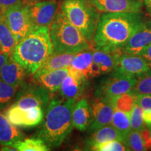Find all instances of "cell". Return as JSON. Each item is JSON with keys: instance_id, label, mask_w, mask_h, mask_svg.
Returning a JSON list of instances; mask_svg holds the SVG:
<instances>
[{"instance_id": "obj_1", "label": "cell", "mask_w": 151, "mask_h": 151, "mask_svg": "<svg viewBox=\"0 0 151 151\" xmlns=\"http://www.w3.org/2000/svg\"><path fill=\"white\" fill-rule=\"evenodd\" d=\"M143 22L137 13H105L99 17L94 46L111 53L119 52Z\"/></svg>"}, {"instance_id": "obj_2", "label": "cell", "mask_w": 151, "mask_h": 151, "mask_svg": "<svg viewBox=\"0 0 151 151\" xmlns=\"http://www.w3.org/2000/svg\"><path fill=\"white\" fill-rule=\"evenodd\" d=\"M76 101V99L50 100L44 120L34 137L41 139L50 150L61 146L73 128L72 109Z\"/></svg>"}, {"instance_id": "obj_3", "label": "cell", "mask_w": 151, "mask_h": 151, "mask_svg": "<svg viewBox=\"0 0 151 151\" xmlns=\"http://www.w3.org/2000/svg\"><path fill=\"white\" fill-rule=\"evenodd\" d=\"M52 52L49 27H41L18 41L11 56L33 75Z\"/></svg>"}, {"instance_id": "obj_4", "label": "cell", "mask_w": 151, "mask_h": 151, "mask_svg": "<svg viewBox=\"0 0 151 151\" xmlns=\"http://www.w3.org/2000/svg\"><path fill=\"white\" fill-rule=\"evenodd\" d=\"M55 53L77 54L90 48V43L60 9L49 27Z\"/></svg>"}, {"instance_id": "obj_5", "label": "cell", "mask_w": 151, "mask_h": 151, "mask_svg": "<svg viewBox=\"0 0 151 151\" xmlns=\"http://www.w3.org/2000/svg\"><path fill=\"white\" fill-rule=\"evenodd\" d=\"M60 9L86 40L93 43L99 16L90 0H64Z\"/></svg>"}, {"instance_id": "obj_6", "label": "cell", "mask_w": 151, "mask_h": 151, "mask_svg": "<svg viewBox=\"0 0 151 151\" xmlns=\"http://www.w3.org/2000/svg\"><path fill=\"white\" fill-rule=\"evenodd\" d=\"M50 100V92L46 88L35 83H25L17 91L13 104L22 109L39 107L46 111Z\"/></svg>"}, {"instance_id": "obj_7", "label": "cell", "mask_w": 151, "mask_h": 151, "mask_svg": "<svg viewBox=\"0 0 151 151\" xmlns=\"http://www.w3.org/2000/svg\"><path fill=\"white\" fill-rule=\"evenodd\" d=\"M138 80L137 77L129 76L113 71L101 81L94 95L96 97L109 98L131 92Z\"/></svg>"}, {"instance_id": "obj_8", "label": "cell", "mask_w": 151, "mask_h": 151, "mask_svg": "<svg viewBox=\"0 0 151 151\" xmlns=\"http://www.w3.org/2000/svg\"><path fill=\"white\" fill-rule=\"evenodd\" d=\"M35 29L50 27L58 12L57 0H39L22 3Z\"/></svg>"}, {"instance_id": "obj_9", "label": "cell", "mask_w": 151, "mask_h": 151, "mask_svg": "<svg viewBox=\"0 0 151 151\" xmlns=\"http://www.w3.org/2000/svg\"><path fill=\"white\" fill-rule=\"evenodd\" d=\"M0 14L18 41L35 29L22 2L6 9Z\"/></svg>"}, {"instance_id": "obj_10", "label": "cell", "mask_w": 151, "mask_h": 151, "mask_svg": "<svg viewBox=\"0 0 151 151\" xmlns=\"http://www.w3.org/2000/svg\"><path fill=\"white\" fill-rule=\"evenodd\" d=\"M113 54L115 58V66L113 70L114 72L138 78L151 69L150 64L141 55L119 52Z\"/></svg>"}, {"instance_id": "obj_11", "label": "cell", "mask_w": 151, "mask_h": 151, "mask_svg": "<svg viewBox=\"0 0 151 151\" xmlns=\"http://www.w3.org/2000/svg\"><path fill=\"white\" fill-rule=\"evenodd\" d=\"M5 115L9 122L16 127L29 128L37 127L43 122L44 111L39 107L22 109L12 104Z\"/></svg>"}, {"instance_id": "obj_12", "label": "cell", "mask_w": 151, "mask_h": 151, "mask_svg": "<svg viewBox=\"0 0 151 151\" xmlns=\"http://www.w3.org/2000/svg\"><path fill=\"white\" fill-rule=\"evenodd\" d=\"M92 122L88 131L94 132L99 128L111 124L115 109L109 100L104 98L96 97L92 101Z\"/></svg>"}, {"instance_id": "obj_13", "label": "cell", "mask_w": 151, "mask_h": 151, "mask_svg": "<svg viewBox=\"0 0 151 151\" xmlns=\"http://www.w3.org/2000/svg\"><path fill=\"white\" fill-rule=\"evenodd\" d=\"M151 43V20L144 21L119 52L141 55Z\"/></svg>"}, {"instance_id": "obj_14", "label": "cell", "mask_w": 151, "mask_h": 151, "mask_svg": "<svg viewBox=\"0 0 151 151\" xmlns=\"http://www.w3.org/2000/svg\"><path fill=\"white\" fill-rule=\"evenodd\" d=\"M98 11L104 13H137L142 11L141 0H90Z\"/></svg>"}, {"instance_id": "obj_15", "label": "cell", "mask_w": 151, "mask_h": 151, "mask_svg": "<svg viewBox=\"0 0 151 151\" xmlns=\"http://www.w3.org/2000/svg\"><path fill=\"white\" fill-rule=\"evenodd\" d=\"M88 81L69 66V73L60 88V94L65 99H77L83 92Z\"/></svg>"}, {"instance_id": "obj_16", "label": "cell", "mask_w": 151, "mask_h": 151, "mask_svg": "<svg viewBox=\"0 0 151 151\" xmlns=\"http://www.w3.org/2000/svg\"><path fill=\"white\" fill-rule=\"evenodd\" d=\"M27 74V70L11 56L0 68V78L17 88L25 84L24 80Z\"/></svg>"}, {"instance_id": "obj_17", "label": "cell", "mask_w": 151, "mask_h": 151, "mask_svg": "<svg viewBox=\"0 0 151 151\" xmlns=\"http://www.w3.org/2000/svg\"><path fill=\"white\" fill-rule=\"evenodd\" d=\"M69 73V67L43 73H35L34 83L46 88L51 93L60 90V86Z\"/></svg>"}, {"instance_id": "obj_18", "label": "cell", "mask_w": 151, "mask_h": 151, "mask_svg": "<svg viewBox=\"0 0 151 151\" xmlns=\"http://www.w3.org/2000/svg\"><path fill=\"white\" fill-rule=\"evenodd\" d=\"M91 122L92 109L88 99L83 98L76 101L72 109L73 127L80 132H85L89 128Z\"/></svg>"}, {"instance_id": "obj_19", "label": "cell", "mask_w": 151, "mask_h": 151, "mask_svg": "<svg viewBox=\"0 0 151 151\" xmlns=\"http://www.w3.org/2000/svg\"><path fill=\"white\" fill-rule=\"evenodd\" d=\"M113 140H119L126 142V137L111 124L104 126L92 132L86 141L89 150L92 146L104 143Z\"/></svg>"}, {"instance_id": "obj_20", "label": "cell", "mask_w": 151, "mask_h": 151, "mask_svg": "<svg viewBox=\"0 0 151 151\" xmlns=\"http://www.w3.org/2000/svg\"><path fill=\"white\" fill-rule=\"evenodd\" d=\"M24 138V134L9 122L0 109V145L12 146Z\"/></svg>"}, {"instance_id": "obj_21", "label": "cell", "mask_w": 151, "mask_h": 151, "mask_svg": "<svg viewBox=\"0 0 151 151\" xmlns=\"http://www.w3.org/2000/svg\"><path fill=\"white\" fill-rule=\"evenodd\" d=\"M76 54L52 53L43 62L35 73H43L47 71L58 70L71 66Z\"/></svg>"}, {"instance_id": "obj_22", "label": "cell", "mask_w": 151, "mask_h": 151, "mask_svg": "<svg viewBox=\"0 0 151 151\" xmlns=\"http://www.w3.org/2000/svg\"><path fill=\"white\" fill-rule=\"evenodd\" d=\"M92 62V51L88 49L76 54L71 62V67L81 73L87 80L89 81L90 78H92L91 67Z\"/></svg>"}, {"instance_id": "obj_23", "label": "cell", "mask_w": 151, "mask_h": 151, "mask_svg": "<svg viewBox=\"0 0 151 151\" xmlns=\"http://www.w3.org/2000/svg\"><path fill=\"white\" fill-rule=\"evenodd\" d=\"M0 43L2 53L10 57L18 44V40L13 34L8 24L0 14Z\"/></svg>"}, {"instance_id": "obj_24", "label": "cell", "mask_w": 151, "mask_h": 151, "mask_svg": "<svg viewBox=\"0 0 151 151\" xmlns=\"http://www.w3.org/2000/svg\"><path fill=\"white\" fill-rule=\"evenodd\" d=\"M93 62L99 67L101 75L110 73L113 71L115 66V58L111 52L95 48L92 51Z\"/></svg>"}, {"instance_id": "obj_25", "label": "cell", "mask_w": 151, "mask_h": 151, "mask_svg": "<svg viewBox=\"0 0 151 151\" xmlns=\"http://www.w3.org/2000/svg\"><path fill=\"white\" fill-rule=\"evenodd\" d=\"M115 109L129 113L137 102L136 94L132 91L106 99Z\"/></svg>"}, {"instance_id": "obj_26", "label": "cell", "mask_w": 151, "mask_h": 151, "mask_svg": "<svg viewBox=\"0 0 151 151\" xmlns=\"http://www.w3.org/2000/svg\"><path fill=\"white\" fill-rule=\"evenodd\" d=\"M19 151H48L50 148L41 139L33 137L18 141L12 146Z\"/></svg>"}, {"instance_id": "obj_27", "label": "cell", "mask_w": 151, "mask_h": 151, "mask_svg": "<svg viewBox=\"0 0 151 151\" xmlns=\"http://www.w3.org/2000/svg\"><path fill=\"white\" fill-rule=\"evenodd\" d=\"M111 125H113L119 132H121L126 137L128 133L132 130L129 114L124 111L115 109Z\"/></svg>"}, {"instance_id": "obj_28", "label": "cell", "mask_w": 151, "mask_h": 151, "mask_svg": "<svg viewBox=\"0 0 151 151\" xmlns=\"http://www.w3.org/2000/svg\"><path fill=\"white\" fill-rule=\"evenodd\" d=\"M18 88L0 78V109H5L14 99Z\"/></svg>"}, {"instance_id": "obj_29", "label": "cell", "mask_w": 151, "mask_h": 151, "mask_svg": "<svg viewBox=\"0 0 151 151\" xmlns=\"http://www.w3.org/2000/svg\"><path fill=\"white\" fill-rule=\"evenodd\" d=\"M132 92L135 94H151V69L138 77Z\"/></svg>"}, {"instance_id": "obj_30", "label": "cell", "mask_w": 151, "mask_h": 151, "mask_svg": "<svg viewBox=\"0 0 151 151\" xmlns=\"http://www.w3.org/2000/svg\"><path fill=\"white\" fill-rule=\"evenodd\" d=\"M129 114L132 129L140 131L146 127L143 120V110L137 102L135 103Z\"/></svg>"}, {"instance_id": "obj_31", "label": "cell", "mask_w": 151, "mask_h": 151, "mask_svg": "<svg viewBox=\"0 0 151 151\" xmlns=\"http://www.w3.org/2000/svg\"><path fill=\"white\" fill-rule=\"evenodd\" d=\"M96 151H125L130 150L127 143L122 141L113 140L92 146L90 149Z\"/></svg>"}, {"instance_id": "obj_32", "label": "cell", "mask_w": 151, "mask_h": 151, "mask_svg": "<svg viewBox=\"0 0 151 151\" xmlns=\"http://www.w3.org/2000/svg\"><path fill=\"white\" fill-rule=\"evenodd\" d=\"M126 143L130 150L143 151L146 150L144 145L143 143L140 132L139 131L132 129L126 137Z\"/></svg>"}, {"instance_id": "obj_33", "label": "cell", "mask_w": 151, "mask_h": 151, "mask_svg": "<svg viewBox=\"0 0 151 151\" xmlns=\"http://www.w3.org/2000/svg\"><path fill=\"white\" fill-rule=\"evenodd\" d=\"M136 99L143 110H151V94H136Z\"/></svg>"}, {"instance_id": "obj_34", "label": "cell", "mask_w": 151, "mask_h": 151, "mask_svg": "<svg viewBox=\"0 0 151 151\" xmlns=\"http://www.w3.org/2000/svg\"><path fill=\"white\" fill-rule=\"evenodd\" d=\"M139 132L146 150L151 149V130L150 128L146 126L143 129L140 130Z\"/></svg>"}, {"instance_id": "obj_35", "label": "cell", "mask_w": 151, "mask_h": 151, "mask_svg": "<svg viewBox=\"0 0 151 151\" xmlns=\"http://www.w3.org/2000/svg\"><path fill=\"white\" fill-rule=\"evenodd\" d=\"M22 0H0V13L11 6L22 3Z\"/></svg>"}, {"instance_id": "obj_36", "label": "cell", "mask_w": 151, "mask_h": 151, "mask_svg": "<svg viewBox=\"0 0 151 151\" xmlns=\"http://www.w3.org/2000/svg\"><path fill=\"white\" fill-rule=\"evenodd\" d=\"M143 120L146 127H151V110H143Z\"/></svg>"}, {"instance_id": "obj_37", "label": "cell", "mask_w": 151, "mask_h": 151, "mask_svg": "<svg viewBox=\"0 0 151 151\" xmlns=\"http://www.w3.org/2000/svg\"><path fill=\"white\" fill-rule=\"evenodd\" d=\"M141 56L144 58L151 66V43L148 45V46L146 48V50L141 53Z\"/></svg>"}, {"instance_id": "obj_38", "label": "cell", "mask_w": 151, "mask_h": 151, "mask_svg": "<svg viewBox=\"0 0 151 151\" xmlns=\"http://www.w3.org/2000/svg\"><path fill=\"white\" fill-rule=\"evenodd\" d=\"M9 58V57L8 55H6L4 53H0V68H1V66L7 61Z\"/></svg>"}, {"instance_id": "obj_39", "label": "cell", "mask_w": 151, "mask_h": 151, "mask_svg": "<svg viewBox=\"0 0 151 151\" xmlns=\"http://www.w3.org/2000/svg\"><path fill=\"white\" fill-rule=\"evenodd\" d=\"M148 14L151 16V0H143Z\"/></svg>"}, {"instance_id": "obj_40", "label": "cell", "mask_w": 151, "mask_h": 151, "mask_svg": "<svg viewBox=\"0 0 151 151\" xmlns=\"http://www.w3.org/2000/svg\"><path fill=\"white\" fill-rule=\"evenodd\" d=\"M39 1V0H22V2L25 3V2H28V1Z\"/></svg>"}, {"instance_id": "obj_41", "label": "cell", "mask_w": 151, "mask_h": 151, "mask_svg": "<svg viewBox=\"0 0 151 151\" xmlns=\"http://www.w3.org/2000/svg\"><path fill=\"white\" fill-rule=\"evenodd\" d=\"M0 53H2V49H1V45L0 43Z\"/></svg>"}, {"instance_id": "obj_42", "label": "cell", "mask_w": 151, "mask_h": 151, "mask_svg": "<svg viewBox=\"0 0 151 151\" xmlns=\"http://www.w3.org/2000/svg\"><path fill=\"white\" fill-rule=\"evenodd\" d=\"M149 128H150V130H151V127H149Z\"/></svg>"}]
</instances>
